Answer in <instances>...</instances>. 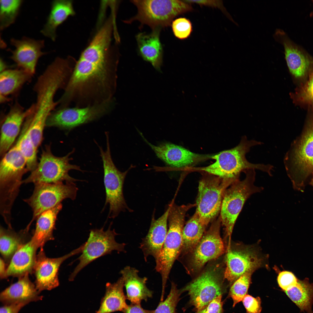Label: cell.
<instances>
[{
  "instance_id": "1",
  "label": "cell",
  "mask_w": 313,
  "mask_h": 313,
  "mask_svg": "<svg viewBox=\"0 0 313 313\" xmlns=\"http://www.w3.org/2000/svg\"><path fill=\"white\" fill-rule=\"evenodd\" d=\"M261 144L260 141L248 140L244 136L238 145L213 156L212 158L215 162L201 170L211 175L233 181L239 179L242 172L251 169L261 170L271 176L273 168L272 165L252 163L246 157L252 147Z\"/></svg>"
},
{
  "instance_id": "2",
  "label": "cell",
  "mask_w": 313,
  "mask_h": 313,
  "mask_svg": "<svg viewBox=\"0 0 313 313\" xmlns=\"http://www.w3.org/2000/svg\"><path fill=\"white\" fill-rule=\"evenodd\" d=\"M27 172L26 161L16 142L2 156L0 164V213L5 221L12 220V207Z\"/></svg>"
},
{
  "instance_id": "3",
  "label": "cell",
  "mask_w": 313,
  "mask_h": 313,
  "mask_svg": "<svg viewBox=\"0 0 313 313\" xmlns=\"http://www.w3.org/2000/svg\"><path fill=\"white\" fill-rule=\"evenodd\" d=\"M168 217V229L161 250L155 260V269L161 277L162 292L164 295L166 284L174 263L182 251V232L186 214L195 204L178 205L172 202Z\"/></svg>"
},
{
  "instance_id": "4",
  "label": "cell",
  "mask_w": 313,
  "mask_h": 313,
  "mask_svg": "<svg viewBox=\"0 0 313 313\" xmlns=\"http://www.w3.org/2000/svg\"><path fill=\"white\" fill-rule=\"evenodd\" d=\"M62 88L61 83L59 79L46 75L39 77L34 86L36 101L31 105L32 111L28 117L30 121V135L37 149L42 141L47 119L58 105V101L54 100L55 94Z\"/></svg>"
},
{
  "instance_id": "5",
  "label": "cell",
  "mask_w": 313,
  "mask_h": 313,
  "mask_svg": "<svg viewBox=\"0 0 313 313\" xmlns=\"http://www.w3.org/2000/svg\"><path fill=\"white\" fill-rule=\"evenodd\" d=\"M255 170L249 169L244 172L245 179H238L226 190L221 207L220 217L229 239L228 245L233 228L238 217L247 200L252 194L261 191L262 187L255 185Z\"/></svg>"
},
{
  "instance_id": "6",
  "label": "cell",
  "mask_w": 313,
  "mask_h": 313,
  "mask_svg": "<svg viewBox=\"0 0 313 313\" xmlns=\"http://www.w3.org/2000/svg\"><path fill=\"white\" fill-rule=\"evenodd\" d=\"M137 7L136 15L125 21L131 23L138 21L153 30L170 26L174 18L193 10L190 4L183 0H134L130 1Z\"/></svg>"
},
{
  "instance_id": "7",
  "label": "cell",
  "mask_w": 313,
  "mask_h": 313,
  "mask_svg": "<svg viewBox=\"0 0 313 313\" xmlns=\"http://www.w3.org/2000/svg\"><path fill=\"white\" fill-rule=\"evenodd\" d=\"M74 151L73 150L64 156L58 157L53 154L50 145H46L42 151L37 167L23 180V183H74L77 180L69 175V171L71 170L83 171L79 166L70 163L72 159L70 156Z\"/></svg>"
},
{
  "instance_id": "8",
  "label": "cell",
  "mask_w": 313,
  "mask_h": 313,
  "mask_svg": "<svg viewBox=\"0 0 313 313\" xmlns=\"http://www.w3.org/2000/svg\"><path fill=\"white\" fill-rule=\"evenodd\" d=\"M106 148L104 151L98 145L104 170V182L106 193L105 206L109 205V218H114L122 212H131L126 203L123 194V185L128 172L134 167L131 165L123 172L119 171L114 164L111 155L109 135H106Z\"/></svg>"
},
{
  "instance_id": "9",
  "label": "cell",
  "mask_w": 313,
  "mask_h": 313,
  "mask_svg": "<svg viewBox=\"0 0 313 313\" xmlns=\"http://www.w3.org/2000/svg\"><path fill=\"white\" fill-rule=\"evenodd\" d=\"M291 154L290 157L286 156L285 161L290 163L286 168L294 187L300 189L313 173V114Z\"/></svg>"
},
{
  "instance_id": "10",
  "label": "cell",
  "mask_w": 313,
  "mask_h": 313,
  "mask_svg": "<svg viewBox=\"0 0 313 313\" xmlns=\"http://www.w3.org/2000/svg\"><path fill=\"white\" fill-rule=\"evenodd\" d=\"M212 175L200 181L196 203L195 212L207 225L220 212L225 191L234 181Z\"/></svg>"
},
{
  "instance_id": "11",
  "label": "cell",
  "mask_w": 313,
  "mask_h": 313,
  "mask_svg": "<svg viewBox=\"0 0 313 313\" xmlns=\"http://www.w3.org/2000/svg\"><path fill=\"white\" fill-rule=\"evenodd\" d=\"M114 99L83 107L57 108L49 116L46 126L67 130L97 119L108 113L115 105Z\"/></svg>"
},
{
  "instance_id": "12",
  "label": "cell",
  "mask_w": 313,
  "mask_h": 313,
  "mask_svg": "<svg viewBox=\"0 0 313 313\" xmlns=\"http://www.w3.org/2000/svg\"><path fill=\"white\" fill-rule=\"evenodd\" d=\"M34 185L32 195L23 200L33 212L32 219L28 224L30 225L41 214L61 203L63 200L69 198L74 200L78 190L74 183H39Z\"/></svg>"
},
{
  "instance_id": "13",
  "label": "cell",
  "mask_w": 313,
  "mask_h": 313,
  "mask_svg": "<svg viewBox=\"0 0 313 313\" xmlns=\"http://www.w3.org/2000/svg\"><path fill=\"white\" fill-rule=\"evenodd\" d=\"M111 225L105 231L103 228L90 230L88 240L84 243L82 254L78 259L79 262L70 276V281H73L81 270L96 259L110 254L114 250L125 252V244L116 241L115 236L118 234L114 230H110Z\"/></svg>"
},
{
  "instance_id": "14",
  "label": "cell",
  "mask_w": 313,
  "mask_h": 313,
  "mask_svg": "<svg viewBox=\"0 0 313 313\" xmlns=\"http://www.w3.org/2000/svg\"><path fill=\"white\" fill-rule=\"evenodd\" d=\"M274 37L283 46L285 58L289 70L294 78L307 80L313 70V57L292 41L283 30L277 29Z\"/></svg>"
},
{
  "instance_id": "15",
  "label": "cell",
  "mask_w": 313,
  "mask_h": 313,
  "mask_svg": "<svg viewBox=\"0 0 313 313\" xmlns=\"http://www.w3.org/2000/svg\"><path fill=\"white\" fill-rule=\"evenodd\" d=\"M223 287L216 272L210 269L201 274L182 290L188 292L191 303L198 312L216 297L222 295Z\"/></svg>"
},
{
  "instance_id": "16",
  "label": "cell",
  "mask_w": 313,
  "mask_h": 313,
  "mask_svg": "<svg viewBox=\"0 0 313 313\" xmlns=\"http://www.w3.org/2000/svg\"><path fill=\"white\" fill-rule=\"evenodd\" d=\"M220 216L214 221L193 250L192 269L200 270L208 262L216 259L224 253L225 247L220 235Z\"/></svg>"
},
{
  "instance_id": "17",
  "label": "cell",
  "mask_w": 313,
  "mask_h": 313,
  "mask_svg": "<svg viewBox=\"0 0 313 313\" xmlns=\"http://www.w3.org/2000/svg\"><path fill=\"white\" fill-rule=\"evenodd\" d=\"M83 244L79 248L62 257L50 258L45 255L42 249L36 258L34 267L36 277L35 286L40 292L44 290H51L59 285L58 271L62 263L72 256L82 252Z\"/></svg>"
},
{
  "instance_id": "18",
  "label": "cell",
  "mask_w": 313,
  "mask_h": 313,
  "mask_svg": "<svg viewBox=\"0 0 313 313\" xmlns=\"http://www.w3.org/2000/svg\"><path fill=\"white\" fill-rule=\"evenodd\" d=\"M225 278L232 282L246 273H253L261 267L263 260L254 251L249 248L231 249L228 247L226 257Z\"/></svg>"
},
{
  "instance_id": "19",
  "label": "cell",
  "mask_w": 313,
  "mask_h": 313,
  "mask_svg": "<svg viewBox=\"0 0 313 313\" xmlns=\"http://www.w3.org/2000/svg\"><path fill=\"white\" fill-rule=\"evenodd\" d=\"M10 43L15 47L14 50H8L12 53L10 58L19 68L33 75L35 72L39 59L47 53L41 51L44 46V41L25 37L21 39L12 38Z\"/></svg>"
},
{
  "instance_id": "20",
  "label": "cell",
  "mask_w": 313,
  "mask_h": 313,
  "mask_svg": "<svg viewBox=\"0 0 313 313\" xmlns=\"http://www.w3.org/2000/svg\"><path fill=\"white\" fill-rule=\"evenodd\" d=\"M32 111L31 106L24 110L18 102L11 107L4 119L1 129L0 155L2 157L12 147L24 121Z\"/></svg>"
},
{
  "instance_id": "21",
  "label": "cell",
  "mask_w": 313,
  "mask_h": 313,
  "mask_svg": "<svg viewBox=\"0 0 313 313\" xmlns=\"http://www.w3.org/2000/svg\"><path fill=\"white\" fill-rule=\"evenodd\" d=\"M170 206L160 217L156 219L153 215L148 232L142 239L140 248L146 261L150 256L155 260L158 257L165 242L168 231V217Z\"/></svg>"
},
{
  "instance_id": "22",
  "label": "cell",
  "mask_w": 313,
  "mask_h": 313,
  "mask_svg": "<svg viewBox=\"0 0 313 313\" xmlns=\"http://www.w3.org/2000/svg\"><path fill=\"white\" fill-rule=\"evenodd\" d=\"M140 135L157 156L171 166L185 167L193 164L202 158L201 155L170 143H162L157 145H153L147 140L141 133Z\"/></svg>"
},
{
  "instance_id": "23",
  "label": "cell",
  "mask_w": 313,
  "mask_h": 313,
  "mask_svg": "<svg viewBox=\"0 0 313 313\" xmlns=\"http://www.w3.org/2000/svg\"><path fill=\"white\" fill-rule=\"evenodd\" d=\"M27 273L16 282L6 288L0 295L1 301L5 305L37 301L42 299L35 285L30 280Z\"/></svg>"
},
{
  "instance_id": "24",
  "label": "cell",
  "mask_w": 313,
  "mask_h": 313,
  "mask_svg": "<svg viewBox=\"0 0 313 313\" xmlns=\"http://www.w3.org/2000/svg\"><path fill=\"white\" fill-rule=\"evenodd\" d=\"M112 19L110 18L96 34L80 57L96 61H105L112 59L108 53L112 30Z\"/></svg>"
},
{
  "instance_id": "25",
  "label": "cell",
  "mask_w": 313,
  "mask_h": 313,
  "mask_svg": "<svg viewBox=\"0 0 313 313\" xmlns=\"http://www.w3.org/2000/svg\"><path fill=\"white\" fill-rule=\"evenodd\" d=\"M160 29L152 30L150 33H140L136 37L140 55L160 71L163 61V48L160 37Z\"/></svg>"
},
{
  "instance_id": "26",
  "label": "cell",
  "mask_w": 313,
  "mask_h": 313,
  "mask_svg": "<svg viewBox=\"0 0 313 313\" xmlns=\"http://www.w3.org/2000/svg\"><path fill=\"white\" fill-rule=\"evenodd\" d=\"M139 272L135 268L128 266L120 272L126 289V297L133 303H140L152 295V292L146 286L147 278L140 277Z\"/></svg>"
},
{
  "instance_id": "27",
  "label": "cell",
  "mask_w": 313,
  "mask_h": 313,
  "mask_svg": "<svg viewBox=\"0 0 313 313\" xmlns=\"http://www.w3.org/2000/svg\"><path fill=\"white\" fill-rule=\"evenodd\" d=\"M37 248L31 239L21 245L12 256L6 269V277L28 273L34 267Z\"/></svg>"
},
{
  "instance_id": "28",
  "label": "cell",
  "mask_w": 313,
  "mask_h": 313,
  "mask_svg": "<svg viewBox=\"0 0 313 313\" xmlns=\"http://www.w3.org/2000/svg\"><path fill=\"white\" fill-rule=\"evenodd\" d=\"M71 0H56L51 3L50 11L46 23L41 31L44 36L55 41L59 26L70 16L75 14Z\"/></svg>"
},
{
  "instance_id": "29",
  "label": "cell",
  "mask_w": 313,
  "mask_h": 313,
  "mask_svg": "<svg viewBox=\"0 0 313 313\" xmlns=\"http://www.w3.org/2000/svg\"><path fill=\"white\" fill-rule=\"evenodd\" d=\"M62 208L60 203L41 214L36 219L35 229L31 239L37 248H42L44 244L53 239L57 215Z\"/></svg>"
},
{
  "instance_id": "30",
  "label": "cell",
  "mask_w": 313,
  "mask_h": 313,
  "mask_svg": "<svg viewBox=\"0 0 313 313\" xmlns=\"http://www.w3.org/2000/svg\"><path fill=\"white\" fill-rule=\"evenodd\" d=\"M124 282L122 277L113 283H108L106 285L105 295L101 301L97 313H111L123 311L128 306L126 297L123 291Z\"/></svg>"
},
{
  "instance_id": "31",
  "label": "cell",
  "mask_w": 313,
  "mask_h": 313,
  "mask_svg": "<svg viewBox=\"0 0 313 313\" xmlns=\"http://www.w3.org/2000/svg\"><path fill=\"white\" fill-rule=\"evenodd\" d=\"M32 75L21 69H6L0 72L1 103L8 101L7 96L19 90L31 79Z\"/></svg>"
},
{
  "instance_id": "32",
  "label": "cell",
  "mask_w": 313,
  "mask_h": 313,
  "mask_svg": "<svg viewBox=\"0 0 313 313\" xmlns=\"http://www.w3.org/2000/svg\"><path fill=\"white\" fill-rule=\"evenodd\" d=\"M284 292L301 312L313 313V283H310L308 278L299 279L295 286Z\"/></svg>"
},
{
  "instance_id": "33",
  "label": "cell",
  "mask_w": 313,
  "mask_h": 313,
  "mask_svg": "<svg viewBox=\"0 0 313 313\" xmlns=\"http://www.w3.org/2000/svg\"><path fill=\"white\" fill-rule=\"evenodd\" d=\"M207 225L201 220L195 212L184 226L182 232L183 246L184 253L192 250L205 232Z\"/></svg>"
},
{
  "instance_id": "34",
  "label": "cell",
  "mask_w": 313,
  "mask_h": 313,
  "mask_svg": "<svg viewBox=\"0 0 313 313\" xmlns=\"http://www.w3.org/2000/svg\"><path fill=\"white\" fill-rule=\"evenodd\" d=\"M30 121L28 117L26 119L20 136L17 142L26 162L28 172H31L37 167V150L32 139L30 132Z\"/></svg>"
},
{
  "instance_id": "35",
  "label": "cell",
  "mask_w": 313,
  "mask_h": 313,
  "mask_svg": "<svg viewBox=\"0 0 313 313\" xmlns=\"http://www.w3.org/2000/svg\"><path fill=\"white\" fill-rule=\"evenodd\" d=\"M21 0L0 1V29L2 30L14 23L23 3Z\"/></svg>"
},
{
  "instance_id": "36",
  "label": "cell",
  "mask_w": 313,
  "mask_h": 313,
  "mask_svg": "<svg viewBox=\"0 0 313 313\" xmlns=\"http://www.w3.org/2000/svg\"><path fill=\"white\" fill-rule=\"evenodd\" d=\"M11 229L9 228L6 229L0 226V252L2 255L6 258L13 256L21 245L19 234Z\"/></svg>"
},
{
  "instance_id": "37",
  "label": "cell",
  "mask_w": 313,
  "mask_h": 313,
  "mask_svg": "<svg viewBox=\"0 0 313 313\" xmlns=\"http://www.w3.org/2000/svg\"><path fill=\"white\" fill-rule=\"evenodd\" d=\"M294 95L295 102L313 111V70L306 81L297 89Z\"/></svg>"
},
{
  "instance_id": "38",
  "label": "cell",
  "mask_w": 313,
  "mask_h": 313,
  "mask_svg": "<svg viewBox=\"0 0 313 313\" xmlns=\"http://www.w3.org/2000/svg\"><path fill=\"white\" fill-rule=\"evenodd\" d=\"M252 273H245L235 280L231 286L230 295L233 301V307L242 301L247 294Z\"/></svg>"
},
{
  "instance_id": "39",
  "label": "cell",
  "mask_w": 313,
  "mask_h": 313,
  "mask_svg": "<svg viewBox=\"0 0 313 313\" xmlns=\"http://www.w3.org/2000/svg\"><path fill=\"white\" fill-rule=\"evenodd\" d=\"M180 292L176 285L172 283L170 293L165 300L161 301L154 313H176Z\"/></svg>"
},
{
  "instance_id": "40",
  "label": "cell",
  "mask_w": 313,
  "mask_h": 313,
  "mask_svg": "<svg viewBox=\"0 0 313 313\" xmlns=\"http://www.w3.org/2000/svg\"><path fill=\"white\" fill-rule=\"evenodd\" d=\"M171 25L174 35L180 39L188 38L192 31L191 21L185 18L180 17L175 19L172 21Z\"/></svg>"
},
{
  "instance_id": "41",
  "label": "cell",
  "mask_w": 313,
  "mask_h": 313,
  "mask_svg": "<svg viewBox=\"0 0 313 313\" xmlns=\"http://www.w3.org/2000/svg\"><path fill=\"white\" fill-rule=\"evenodd\" d=\"M299 279L292 272L283 271L278 275L277 281L280 287L284 292L287 291L297 284Z\"/></svg>"
},
{
  "instance_id": "42",
  "label": "cell",
  "mask_w": 313,
  "mask_h": 313,
  "mask_svg": "<svg viewBox=\"0 0 313 313\" xmlns=\"http://www.w3.org/2000/svg\"><path fill=\"white\" fill-rule=\"evenodd\" d=\"M246 313H260L262 310L261 300L259 297L254 298L247 294L242 301Z\"/></svg>"
},
{
  "instance_id": "43",
  "label": "cell",
  "mask_w": 313,
  "mask_h": 313,
  "mask_svg": "<svg viewBox=\"0 0 313 313\" xmlns=\"http://www.w3.org/2000/svg\"><path fill=\"white\" fill-rule=\"evenodd\" d=\"M222 295H220L211 301L204 308L198 313H222L223 303Z\"/></svg>"
},
{
  "instance_id": "44",
  "label": "cell",
  "mask_w": 313,
  "mask_h": 313,
  "mask_svg": "<svg viewBox=\"0 0 313 313\" xmlns=\"http://www.w3.org/2000/svg\"><path fill=\"white\" fill-rule=\"evenodd\" d=\"M189 4L196 3L200 6H205L217 8L225 12V8L222 1L220 0H183Z\"/></svg>"
},
{
  "instance_id": "45",
  "label": "cell",
  "mask_w": 313,
  "mask_h": 313,
  "mask_svg": "<svg viewBox=\"0 0 313 313\" xmlns=\"http://www.w3.org/2000/svg\"><path fill=\"white\" fill-rule=\"evenodd\" d=\"M26 305L24 303L5 305L0 308V313H18Z\"/></svg>"
},
{
  "instance_id": "46",
  "label": "cell",
  "mask_w": 313,
  "mask_h": 313,
  "mask_svg": "<svg viewBox=\"0 0 313 313\" xmlns=\"http://www.w3.org/2000/svg\"><path fill=\"white\" fill-rule=\"evenodd\" d=\"M124 313H154V310H145L140 303H131L122 311Z\"/></svg>"
},
{
  "instance_id": "47",
  "label": "cell",
  "mask_w": 313,
  "mask_h": 313,
  "mask_svg": "<svg viewBox=\"0 0 313 313\" xmlns=\"http://www.w3.org/2000/svg\"><path fill=\"white\" fill-rule=\"evenodd\" d=\"M6 270H5V264L3 261L0 259V274L1 278L6 277Z\"/></svg>"
},
{
  "instance_id": "48",
  "label": "cell",
  "mask_w": 313,
  "mask_h": 313,
  "mask_svg": "<svg viewBox=\"0 0 313 313\" xmlns=\"http://www.w3.org/2000/svg\"><path fill=\"white\" fill-rule=\"evenodd\" d=\"M7 65L6 63L1 58L0 60V72L6 70Z\"/></svg>"
},
{
  "instance_id": "49",
  "label": "cell",
  "mask_w": 313,
  "mask_h": 313,
  "mask_svg": "<svg viewBox=\"0 0 313 313\" xmlns=\"http://www.w3.org/2000/svg\"><path fill=\"white\" fill-rule=\"evenodd\" d=\"M312 1V2L313 3V0ZM310 16L311 17H313V11L311 12L310 13Z\"/></svg>"
},
{
  "instance_id": "50",
  "label": "cell",
  "mask_w": 313,
  "mask_h": 313,
  "mask_svg": "<svg viewBox=\"0 0 313 313\" xmlns=\"http://www.w3.org/2000/svg\"><path fill=\"white\" fill-rule=\"evenodd\" d=\"M313 177L310 183L313 186Z\"/></svg>"
}]
</instances>
